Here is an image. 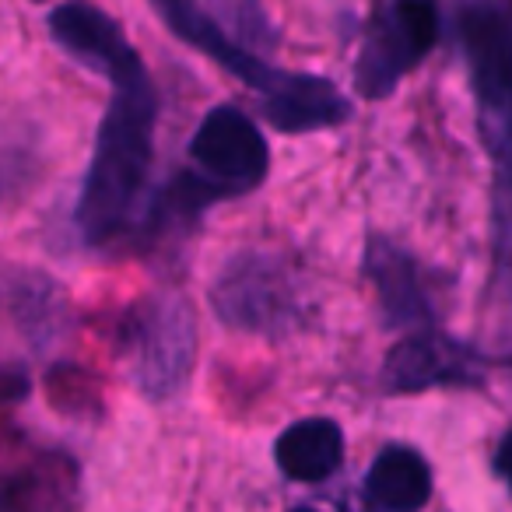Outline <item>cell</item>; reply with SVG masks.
Returning a JSON list of instances; mask_svg holds the SVG:
<instances>
[{
  "instance_id": "obj_1",
  "label": "cell",
  "mask_w": 512,
  "mask_h": 512,
  "mask_svg": "<svg viewBox=\"0 0 512 512\" xmlns=\"http://www.w3.org/2000/svg\"><path fill=\"white\" fill-rule=\"evenodd\" d=\"M109 85L113 99L102 113L74 211V225L88 246H106L130 225L155 155L158 95L144 60L137 57L127 64L109 78Z\"/></svg>"
},
{
  "instance_id": "obj_8",
  "label": "cell",
  "mask_w": 512,
  "mask_h": 512,
  "mask_svg": "<svg viewBox=\"0 0 512 512\" xmlns=\"http://www.w3.org/2000/svg\"><path fill=\"white\" fill-rule=\"evenodd\" d=\"M46 29L67 57H74L81 67H88L106 81L141 57L130 46L123 25L92 4H60L46 18Z\"/></svg>"
},
{
  "instance_id": "obj_3",
  "label": "cell",
  "mask_w": 512,
  "mask_h": 512,
  "mask_svg": "<svg viewBox=\"0 0 512 512\" xmlns=\"http://www.w3.org/2000/svg\"><path fill=\"white\" fill-rule=\"evenodd\" d=\"M211 306L228 330L285 337L306 323V285L278 253L242 249L225 260L211 285Z\"/></svg>"
},
{
  "instance_id": "obj_17",
  "label": "cell",
  "mask_w": 512,
  "mask_h": 512,
  "mask_svg": "<svg viewBox=\"0 0 512 512\" xmlns=\"http://www.w3.org/2000/svg\"><path fill=\"white\" fill-rule=\"evenodd\" d=\"M288 512H320V509H313V505H295V509H288Z\"/></svg>"
},
{
  "instance_id": "obj_9",
  "label": "cell",
  "mask_w": 512,
  "mask_h": 512,
  "mask_svg": "<svg viewBox=\"0 0 512 512\" xmlns=\"http://www.w3.org/2000/svg\"><path fill=\"white\" fill-rule=\"evenodd\" d=\"M383 383L390 393H421L432 386H470L477 383V365L460 344L418 330L386 351Z\"/></svg>"
},
{
  "instance_id": "obj_7",
  "label": "cell",
  "mask_w": 512,
  "mask_h": 512,
  "mask_svg": "<svg viewBox=\"0 0 512 512\" xmlns=\"http://www.w3.org/2000/svg\"><path fill=\"white\" fill-rule=\"evenodd\" d=\"M155 15L169 25L172 36L183 39V43L193 46L197 53H204L211 64H218L225 74L239 78L242 85L253 88L256 95H264L267 88L278 81L281 67H274L267 57L249 50L246 43H239L207 8H197L190 0H158Z\"/></svg>"
},
{
  "instance_id": "obj_5",
  "label": "cell",
  "mask_w": 512,
  "mask_h": 512,
  "mask_svg": "<svg viewBox=\"0 0 512 512\" xmlns=\"http://www.w3.org/2000/svg\"><path fill=\"white\" fill-rule=\"evenodd\" d=\"M439 43V11L432 4H390L372 15L355 60V92L376 102L397 92V85Z\"/></svg>"
},
{
  "instance_id": "obj_2",
  "label": "cell",
  "mask_w": 512,
  "mask_h": 512,
  "mask_svg": "<svg viewBox=\"0 0 512 512\" xmlns=\"http://www.w3.org/2000/svg\"><path fill=\"white\" fill-rule=\"evenodd\" d=\"M190 169L165 190V207L193 218L214 200L246 197L271 172V148L239 106H214L190 137Z\"/></svg>"
},
{
  "instance_id": "obj_14",
  "label": "cell",
  "mask_w": 512,
  "mask_h": 512,
  "mask_svg": "<svg viewBox=\"0 0 512 512\" xmlns=\"http://www.w3.org/2000/svg\"><path fill=\"white\" fill-rule=\"evenodd\" d=\"M435 491L432 467L414 446L390 442L365 474V498L379 512H421Z\"/></svg>"
},
{
  "instance_id": "obj_6",
  "label": "cell",
  "mask_w": 512,
  "mask_h": 512,
  "mask_svg": "<svg viewBox=\"0 0 512 512\" xmlns=\"http://www.w3.org/2000/svg\"><path fill=\"white\" fill-rule=\"evenodd\" d=\"M460 43L481 113L495 130H512V15L502 8H463Z\"/></svg>"
},
{
  "instance_id": "obj_4",
  "label": "cell",
  "mask_w": 512,
  "mask_h": 512,
  "mask_svg": "<svg viewBox=\"0 0 512 512\" xmlns=\"http://www.w3.org/2000/svg\"><path fill=\"white\" fill-rule=\"evenodd\" d=\"M127 362L148 400H172L186 390L197 365V313L179 292L151 295L127 323Z\"/></svg>"
},
{
  "instance_id": "obj_15",
  "label": "cell",
  "mask_w": 512,
  "mask_h": 512,
  "mask_svg": "<svg viewBox=\"0 0 512 512\" xmlns=\"http://www.w3.org/2000/svg\"><path fill=\"white\" fill-rule=\"evenodd\" d=\"M15 313L22 330L32 337L36 344L53 341V334L60 330V316H64V306H60V295L50 281L36 278V281H22L15 292Z\"/></svg>"
},
{
  "instance_id": "obj_12",
  "label": "cell",
  "mask_w": 512,
  "mask_h": 512,
  "mask_svg": "<svg viewBox=\"0 0 512 512\" xmlns=\"http://www.w3.org/2000/svg\"><path fill=\"white\" fill-rule=\"evenodd\" d=\"M365 271H369L379 309H383L390 327L397 330L432 327V299H428L421 271L407 249H400L397 242L376 235L369 242V253H365Z\"/></svg>"
},
{
  "instance_id": "obj_10",
  "label": "cell",
  "mask_w": 512,
  "mask_h": 512,
  "mask_svg": "<svg viewBox=\"0 0 512 512\" xmlns=\"http://www.w3.org/2000/svg\"><path fill=\"white\" fill-rule=\"evenodd\" d=\"M81 505V470L67 453L43 449L0 467V512H74Z\"/></svg>"
},
{
  "instance_id": "obj_16",
  "label": "cell",
  "mask_w": 512,
  "mask_h": 512,
  "mask_svg": "<svg viewBox=\"0 0 512 512\" xmlns=\"http://www.w3.org/2000/svg\"><path fill=\"white\" fill-rule=\"evenodd\" d=\"M491 467H495V474L502 477L505 488H509V495H512V428L502 435V442H498L495 460H491Z\"/></svg>"
},
{
  "instance_id": "obj_11",
  "label": "cell",
  "mask_w": 512,
  "mask_h": 512,
  "mask_svg": "<svg viewBox=\"0 0 512 512\" xmlns=\"http://www.w3.org/2000/svg\"><path fill=\"white\" fill-rule=\"evenodd\" d=\"M264 120L278 134H316L341 127L351 116V102L330 78L302 71H281L278 81L260 95Z\"/></svg>"
},
{
  "instance_id": "obj_13",
  "label": "cell",
  "mask_w": 512,
  "mask_h": 512,
  "mask_svg": "<svg viewBox=\"0 0 512 512\" xmlns=\"http://www.w3.org/2000/svg\"><path fill=\"white\" fill-rule=\"evenodd\" d=\"M274 463L288 481L320 484L344 463V432L334 418H302L274 442Z\"/></svg>"
}]
</instances>
